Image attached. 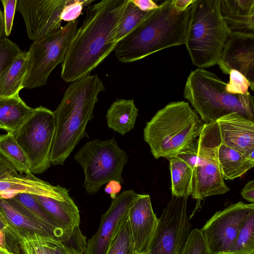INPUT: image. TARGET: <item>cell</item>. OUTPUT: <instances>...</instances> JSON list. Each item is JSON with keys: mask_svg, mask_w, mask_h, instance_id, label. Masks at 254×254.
<instances>
[{"mask_svg": "<svg viewBox=\"0 0 254 254\" xmlns=\"http://www.w3.org/2000/svg\"><path fill=\"white\" fill-rule=\"evenodd\" d=\"M128 0H102L87 7L62 63L61 78L87 76L114 51L118 25Z\"/></svg>", "mask_w": 254, "mask_h": 254, "instance_id": "1", "label": "cell"}, {"mask_svg": "<svg viewBox=\"0 0 254 254\" xmlns=\"http://www.w3.org/2000/svg\"><path fill=\"white\" fill-rule=\"evenodd\" d=\"M105 91V86L97 74H89L74 81L66 88L53 112L56 130L52 165H63L80 140L89 137L87 125L94 118L99 94Z\"/></svg>", "mask_w": 254, "mask_h": 254, "instance_id": "2", "label": "cell"}, {"mask_svg": "<svg viewBox=\"0 0 254 254\" xmlns=\"http://www.w3.org/2000/svg\"><path fill=\"white\" fill-rule=\"evenodd\" d=\"M191 5L181 10L173 0L160 3L117 43L114 51L118 60L132 63L164 49L185 44Z\"/></svg>", "mask_w": 254, "mask_h": 254, "instance_id": "3", "label": "cell"}, {"mask_svg": "<svg viewBox=\"0 0 254 254\" xmlns=\"http://www.w3.org/2000/svg\"><path fill=\"white\" fill-rule=\"evenodd\" d=\"M204 125L189 103L172 102L146 123L144 139L155 159H169L197 138Z\"/></svg>", "mask_w": 254, "mask_h": 254, "instance_id": "4", "label": "cell"}, {"mask_svg": "<svg viewBox=\"0 0 254 254\" xmlns=\"http://www.w3.org/2000/svg\"><path fill=\"white\" fill-rule=\"evenodd\" d=\"M226 85L216 74L198 68L192 70L188 77L184 97L205 124L232 113H237L254 121V97L251 93H229L225 90Z\"/></svg>", "mask_w": 254, "mask_h": 254, "instance_id": "5", "label": "cell"}, {"mask_svg": "<svg viewBox=\"0 0 254 254\" xmlns=\"http://www.w3.org/2000/svg\"><path fill=\"white\" fill-rule=\"evenodd\" d=\"M220 3V0H195L191 5L185 44L199 68L218 64L231 33L221 15Z\"/></svg>", "mask_w": 254, "mask_h": 254, "instance_id": "6", "label": "cell"}, {"mask_svg": "<svg viewBox=\"0 0 254 254\" xmlns=\"http://www.w3.org/2000/svg\"><path fill=\"white\" fill-rule=\"evenodd\" d=\"M220 142L216 122L205 123L199 136L177 155L192 169L191 195L193 198L201 200L230 190L217 160V149Z\"/></svg>", "mask_w": 254, "mask_h": 254, "instance_id": "7", "label": "cell"}, {"mask_svg": "<svg viewBox=\"0 0 254 254\" xmlns=\"http://www.w3.org/2000/svg\"><path fill=\"white\" fill-rule=\"evenodd\" d=\"M128 158L114 138L96 139L86 142L74 157L83 169V187L86 192L95 194L103 185L112 180L123 184L122 173Z\"/></svg>", "mask_w": 254, "mask_h": 254, "instance_id": "8", "label": "cell"}, {"mask_svg": "<svg viewBox=\"0 0 254 254\" xmlns=\"http://www.w3.org/2000/svg\"><path fill=\"white\" fill-rule=\"evenodd\" d=\"M77 20L58 32L35 41L27 52V69L22 88L33 89L46 84L54 69L62 63L77 30Z\"/></svg>", "mask_w": 254, "mask_h": 254, "instance_id": "9", "label": "cell"}, {"mask_svg": "<svg viewBox=\"0 0 254 254\" xmlns=\"http://www.w3.org/2000/svg\"><path fill=\"white\" fill-rule=\"evenodd\" d=\"M55 130L53 112L40 106L13 133L28 158L32 174H42L50 167Z\"/></svg>", "mask_w": 254, "mask_h": 254, "instance_id": "10", "label": "cell"}, {"mask_svg": "<svg viewBox=\"0 0 254 254\" xmlns=\"http://www.w3.org/2000/svg\"><path fill=\"white\" fill-rule=\"evenodd\" d=\"M187 197L173 196L164 209L148 251V254H180L191 230Z\"/></svg>", "mask_w": 254, "mask_h": 254, "instance_id": "11", "label": "cell"}, {"mask_svg": "<svg viewBox=\"0 0 254 254\" xmlns=\"http://www.w3.org/2000/svg\"><path fill=\"white\" fill-rule=\"evenodd\" d=\"M254 203L239 201L216 212L200 229L211 254H228Z\"/></svg>", "mask_w": 254, "mask_h": 254, "instance_id": "12", "label": "cell"}, {"mask_svg": "<svg viewBox=\"0 0 254 254\" xmlns=\"http://www.w3.org/2000/svg\"><path fill=\"white\" fill-rule=\"evenodd\" d=\"M68 0H17L16 11L22 15L28 38L33 42L62 27V12Z\"/></svg>", "mask_w": 254, "mask_h": 254, "instance_id": "13", "label": "cell"}, {"mask_svg": "<svg viewBox=\"0 0 254 254\" xmlns=\"http://www.w3.org/2000/svg\"><path fill=\"white\" fill-rule=\"evenodd\" d=\"M138 193L132 190L123 191L113 199L102 216L99 228L88 241L84 254H105Z\"/></svg>", "mask_w": 254, "mask_h": 254, "instance_id": "14", "label": "cell"}, {"mask_svg": "<svg viewBox=\"0 0 254 254\" xmlns=\"http://www.w3.org/2000/svg\"><path fill=\"white\" fill-rule=\"evenodd\" d=\"M217 64L225 74L236 70L244 75L254 91V33L231 31Z\"/></svg>", "mask_w": 254, "mask_h": 254, "instance_id": "15", "label": "cell"}, {"mask_svg": "<svg viewBox=\"0 0 254 254\" xmlns=\"http://www.w3.org/2000/svg\"><path fill=\"white\" fill-rule=\"evenodd\" d=\"M221 142L239 151L254 163V123L232 113L217 120Z\"/></svg>", "mask_w": 254, "mask_h": 254, "instance_id": "16", "label": "cell"}, {"mask_svg": "<svg viewBox=\"0 0 254 254\" xmlns=\"http://www.w3.org/2000/svg\"><path fill=\"white\" fill-rule=\"evenodd\" d=\"M128 218L135 253H147L158 221L149 195L138 193L129 209Z\"/></svg>", "mask_w": 254, "mask_h": 254, "instance_id": "17", "label": "cell"}, {"mask_svg": "<svg viewBox=\"0 0 254 254\" xmlns=\"http://www.w3.org/2000/svg\"><path fill=\"white\" fill-rule=\"evenodd\" d=\"M19 193H26L68 200L69 190L59 185L53 186L33 174L18 173L0 180V197L9 199Z\"/></svg>", "mask_w": 254, "mask_h": 254, "instance_id": "18", "label": "cell"}, {"mask_svg": "<svg viewBox=\"0 0 254 254\" xmlns=\"http://www.w3.org/2000/svg\"><path fill=\"white\" fill-rule=\"evenodd\" d=\"M220 11L231 31L254 32V0H220Z\"/></svg>", "mask_w": 254, "mask_h": 254, "instance_id": "19", "label": "cell"}, {"mask_svg": "<svg viewBox=\"0 0 254 254\" xmlns=\"http://www.w3.org/2000/svg\"><path fill=\"white\" fill-rule=\"evenodd\" d=\"M34 195L48 215L63 230L73 232L79 227V212L72 199L64 200Z\"/></svg>", "mask_w": 254, "mask_h": 254, "instance_id": "20", "label": "cell"}, {"mask_svg": "<svg viewBox=\"0 0 254 254\" xmlns=\"http://www.w3.org/2000/svg\"><path fill=\"white\" fill-rule=\"evenodd\" d=\"M35 108L28 106L19 94L0 97V127L7 132L14 133L30 118Z\"/></svg>", "mask_w": 254, "mask_h": 254, "instance_id": "21", "label": "cell"}, {"mask_svg": "<svg viewBox=\"0 0 254 254\" xmlns=\"http://www.w3.org/2000/svg\"><path fill=\"white\" fill-rule=\"evenodd\" d=\"M138 116V109L133 99H117L107 110V126L124 135L134 128Z\"/></svg>", "mask_w": 254, "mask_h": 254, "instance_id": "22", "label": "cell"}, {"mask_svg": "<svg viewBox=\"0 0 254 254\" xmlns=\"http://www.w3.org/2000/svg\"><path fill=\"white\" fill-rule=\"evenodd\" d=\"M217 160L223 178L225 180L239 178L254 166V163L243 154L221 142L217 147Z\"/></svg>", "mask_w": 254, "mask_h": 254, "instance_id": "23", "label": "cell"}, {"mask_svg": "<svg viewBox=\"0 0 254 254\" xmlns=\"http://www.w3.org/2000/svg\"><path fill=\"white\" fill-rule=\"evenodd\" d=\"M6 199L13 207L28 218L59 233L72 234L79 228H77L73 232L63 230L48 215L33 194L19 193L11 198Z\"/></svg>", "mask_w": 254, "mask_h": 254, "instance_id": "24", "label": "cell"}, {"mask_svg": "<svg viewBox=\"0 0 254 254\" xmlns=\"http://www.w3.org/2000/svg\"><path fill=\"white\" fill-rule=\"evenodd\" d=\"M27 52L21 51L4 70L0 78V97L19 94L27 69Z\"/></svg>", "mask_w": 254, "mask_h": 254, "instance_id": "25", "label": "cell"}, {"mask_svg": "<svg viewBox=\"0 0 254 254\" xmlns=\"http://www.w3.org/2000/svg\"><path fill=\"white\" fill-rule=\"evenodd\" d=\"M168 160L172 196L188 197L192 192V169L178 156Z\"/></svg>", "mask_w": 254, "mask_h": 254, "instance_id": "26", "label": "cell"}, {"mask_svg": "<svg viewBox=\"0 0 254 254\" xmlns=\"http://www.w3.org/2000/svg\"><path fill=\"white\" fill-rule=\"evenodd\" d=\"M0 154L12 163L20 173L33 174L28 158L12 133L0 135Z\"/></svg>", "mask_w": 254, "mask_h": 254, "instance_id": "27", "label": "cell"}, {"mask_svg": "<svg viewBox=\"0 0 254 254\" xmlns=\"http://www.w3.org/2000/svg\"><path fill=\"white\" fill-rule=\"evenodd\" d=\"M153 10L143 11L131 0H128L117 26V43L134 30Z\"/></svg>", "mask_w": 254, "mask_h": 254, "instance_id": "28", "label": "cell"}, {"mask_svg": "<svg viewBox=\"0 0 254 254\" xmlns=\"http://www.w3.org/2000/svg\"><path fill=\"white\" fill-rule=\"evenodd\" d=\"M228 254H254V209L248 213Z\"/></svg>", "mask_w": 254, "mask_h": 254, "instance_id": "29", "label": "cell"}, {"mask_svg": "<svg viewBox=\"0 0 254 254\" xmlns=\"http://www.w3.org/2000/svg\"><path fill=\"white\" fill-rule=\"evenodd\" d=\"M105 254H136L128 214L124 219Z\"/></svg>", "mask_w": 254, "mask_h": 254, "instance_id": "30", "label": "cell"}, {"mask_svg": "<svg viewBox=\"0 0 254 254\" xmlns=\"http://www.w3.org/2000/svg\"><path fill=\"white\" fill-rule=\"evenodd\" d=\"M180 254H211L200 229H192Z\"/></svg>", "mask_w": 254, "mask_h": 254, "instance_id": "31", "label": "cell"}, {"mask_svg": "<svg viewBox=\"0 0 254 254\" xmlns=\"http://www.w3.org/2000/svg\"><path fill=\"white\" fill-rule=\"evenodd\" d=\"M21 51L16 44L6 37L0 41V78L4 70Z\"/></svg>", "mask_w": 254, "mask_h": 254, "instance_id": "32", "label": "cell"}, {"mask_svg": "<svg viewBox=\"0 0 254 254\" xmlns=\"http://www.w3.org/2000/svg\"><path fill=\"white\" fill-rule=\"evenodd\" d=\"M229 74V81L225 87L228 93L243 95L250 94L249 88L251 89V85L244 75L234 69L231 70Z\"/></svg>", "mask_w": 254, "mask_h": 254, "instance_id": "33", "label": "cell"}, {"mask_svg": "<svg viewBox=\"0 0 254 254\" xmlns=\"http://www.w3.org/2000/svg\"><path fill=\"white\" fill-rule=\"evenodd\" d=\"M93 1L91 0H68L62 12L61 20L68 22L76 20L82 13L84 7Z\"/></svg>", "mask_w": 254, "mask_h": 254, "instance_id": "34", "label": "cell"}, {"mask_svg": "<svg viewBox=\"0 0 254 254\" xmlns=\"http://www.w3.org/2000/svg\"><path fill=\"white\" fill-rule=\"evenodd\" d=\"M4 10V32L5 36L11 32L17 0H2L1 1Z\"/></svg>", "mask_w": 254, "mask_h": 254, "instance_id": "35", "label": "cell"}, {"mask_svg": "<svg viewBox=\"0 0 254 254\" xmlns=\"http://www.w3.org/2000/svg\"><path fill=\"white\" fill-rule=\"evenodd\" d=\"M55 254H84L75 248L67 245L59 240L50 238Z\"/></svg>", "mask_w": 254, "mask_h": 254, "instance_id": "36", "label": "cell"}, {"mask_svg": "<svg viewBox=\"0 0 254 254\" xmlns=\"http://www.w3.org/2000/svg\"><path fill=\"white\" fill-rule=\"evenodd\" d=\"M18 172L12 163L0 154V180Z\"/></svg>", "mask_w": 254, "mask_h": 254, "instance_id": "37", "label": "cell"}, {"mask_svg": "<svg viewBox=\"0 0 254 254\" xmlns=\"http://www.w3.org/2000/svg\"><path fill=\"white\" fill-rule=\"evenodd\" d=\"M122 190V184L116 180H112L107 183L105 192L109 194L111 198L114 199Z\"/></svg>", "mask_w": 254, "mask_h": 254, "instance_id": "38", "label": "cell"}, {"mask_svg": "<svg viewBox=\"0 0 254 254\" xmlns=\"http://www.w3.org/2000/svg\"><path fill=\"white\" fill-rule=\"evenodd\" d=\"M242 197L251 203L254 202V181L248 182L241 191Z\"/></svg>", "mask_w": 254, "mask_h": 254, "instance_id": "39", "label": "cell"}, {"mask_svg": "<svg viewBox=\"0 0 254 254\" xmlns=\"http://www.w3.org/2000/svg\"><path fill=\"white\" fill-rule=\"evenodd\" d=\"M135 5L143 11H149L155 9L158 6L152 0H131Z\"/></svg>", "mask_w": 254, "mask_h": 254, "instance_id": "40", "label": "cell"}, {"mask_svg": "<svg viewBox=\"0 0 254 254\" xmlns=\"http://www.w3.org/2000/svg\"><path fill=\"white\" fill-rule=\"evenodd\" d=\"M195 0H173L175 5L180 10H184L190 6Z\"/></svg>", "mask_w": 254, "mask_h": 254, "instance_id": "41", "label": "cell"}, {"mask_svg": "<svg viewBox=\"0 0 254 254\" xmlns=\"http://www.w3.org/2000/svg\"><path fill=\"white\" fill-rule=\"evenodd\" d=\"M5 37L4 16L0 7V41Z\"/></svg>", "mask_w": 254, "mask_h": 254, "instance_id": "42", "label": "cell"}, {"mask_svg": "<svg viewBox=\"0 0 254 254\" xmlns=\"http://www.w3.org/2000/svg\"><path fill=\"white\" fill-rule=\"evenodd\" d=\"M0 249L7 250L5 231L3 229H0Z\"/></svg>", "mask_w": 254, "mask_h": 254, "instance_id": "43", "label": "cell"}, {"mask_svg": "<svg viewBox=\"0 0 254 254\" xmlns=\"http://www.w3.org/2000/svg\"><path fill=\"white\" fill-rule=\"evenodd\" d=\"M0 254H14L13 253L10 251V250H3L0 249Z\"/></svg>", "mask_w": 254, "mask_h": 254, "instance_id": "44", "label": "cell"}, {"mask_svg": "<svg viewBox=\"0 0 254 254\" xmlns=\"http://www.w3.org/2000/svg\"><path fill=\"white\" fill-rule=\"evenodd\" d=\"M5 228H6V226H5L4 223L3 222V221L0 217V229H3L4 230Z\"/></svg>", "mask_w": 254, "mask_h": 254, "instance_id": "45", "label": "cell"}, {"mask_svg": "<svg viewBox=\"0 0 254 254\" xmlns=\"http://www.w3.org/2000/svg\"><path fill=\"white\" fill-rule=\"evenodd\" d=\"M143 254H148V253H146Z\"/></svg>", "mask_w": 254, "mask_h": 254, "instance_id": "46", "label": "cell"}, {"mask_svg": "<svg viewBox=\"0 0 254 254\" xmlns=\"http://www.w3.org/2000/svg\"><path fill=\"white\" fill-rule=\"evenodd\" d=\"M0 129H1L0 127Z\"/></svg>", "mask_w": 254, "mask_h": 254, "instance_id": "47", "label": "cell"}]
</instances>
